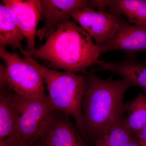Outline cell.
Segmentation results:
<instances>
[{
	"mask_svg": "<svg viewBox=\"0 0 146 146\" xmlns=\"http://www.w3.org/2000/svg\"><path fill=\"white\" fill-rule=\"evenodd\" d=\"M102 47L75 22L68 20L47 38L44 44L33 52L34 56L49 63L54 69L77 74L84 73L88 67L98 63Z\"/></svg>",
	"mask_w": 146,
	"mask_h": 146,
	"instance_id": "obj_1",
	"label": "cell"
},
{
	"mask_svg": "<svg viewBox=\"0 0 146 146\" xmlns=\"http://www.w3.org/2000/svg\"><path fill=\"white\" fill-rule=\"evenodd\" d=\"M87 89L82 110L86 137L95 141L118 121L124 117L126 110L123 98L126 91L133 86L123 78L102 79L94 71L85 75Z\"/></svg>",
	"mask_w": 146,
	"mask_h": 146,
	"instance_id": "obj_2",
	"label": "cell"
},
{
	"mask_svg": "<svg viewBox=\"0 0 146 146\" xmlns=\"http://www.w3.org/2000/svg\"><path fill=\"white\" fill-rule=\"evenodd\" d=\"M24 59L36 68L44 79L48 91V98L54 111L72 116L78 129L86 138L82 104L87 89L83 74L61 72L42 66L35 60L26 50L21 52Z\"/></svg>",
	"mask_w": 146,
	"mask_h": 146,
	"instance_id": "obj_3",
	"label": "cell"
},
{
	"mask_svg": "<svg viewBox=\"0 0 146 146\" xmlns=\"http://www.w3.org/2000/svg\"><path fill=\"white\" fill-rule=\"evenodd\" d=\"M0 56L5 63L9 90L23 99H39L47 96L43 77L33 65L16 52L1 49Z\"/></svg>",
	"mask_w": 146,
	"mask_h": 146,
	"instance_id": "obj_4",
	"label": "cell"
},
{
	"mask_svg": "<svg viewBox=\"0 0 146 146\" xmlns=\"http://www.w3.org/2000/svg\"><path fill=\"white\" fill-rule=\"evenodd\" d=\"M48 95L39 99L21 98V114L16 130L6 146H33L54 112Z\"/></svg>",
	"mask_w": 146,
	"mask_h": 146,
	"instance_id": "obj_5",
	"label": "cell"
},
{
	"mask_svg": "<svg viewBox=\"0 0 146 146\" xmlns=\"http://www.w3.org/2000/svg\"><path fill=\"white\" fill-rule=\"evenodd\" d=\"M70 16L100 46L111 40L125 21L121 15L89 8L74 11Z\"/></svg>",
	"mask_w": 146,
	"mask_h": 146,
	"instance_id": "obj_6",
	"label": "cell"
},
{
	"mask_svg": "<svg viewBox=\"0 0 146 146\" xmlns=\"http://www.w3.org/2000/svg\"><path fill=\"white\" fill-rule=\"evenodd\" d=\"M35 146H89L64 113L54 111L45 124Z\"/></svg>",
	"mask_w": 146,
	"mask_h": 146,
	"instance_id": "obj_7",
	"label": "cell"
},
{
	"mask_svg": "<svg viewBox=\"0 0 146 146\" xmlns=\"http://www.w3.org/2000/svg\"><path fill=\"white\" fill-rule=\"evenodd\" d=\"M42 13L45 22L36 32L39 41L47 38L61 24L70 20V14L76 10L95 9L91 1L87 0H41Z\"/></svg>",
	"mask_w": 146,
	"mask_h": 146,
	"instance_id": "obj_8",
	"label": "cell"
},
{
	"mask_svg": "<svg viewBox=\"0 0 146 146\" xmlns=\"http://www.w3.org/2000/svg\"><path fill=\"white\" fill-rule=\"evenodd\" d=\"M3 4L13 12L27 42L26 50L31 56L35 50L36 27L42 19L41 0H2Z\"/></svg>",
	"mask_w": 146,
	"mask_h": 146,
	"instance_id": "obj_9",
	"label": "cell"
},
{
	"mask_svg": "<svg viewBox=\"0 0 146 146\" xmlns=\"http://www.w3.org/2000/svg\"><path fill=\"white\" fill-rule=\"evenodd\" d=\"M101 47L102 54L114 50L146 52V26L131 25L125 21L111 40Z\"/></svg>",
	"mask_w": 146,
	"mask_h": 146,
	"instance_id": "obj_10",
	"label": "cell"
},
{
	"mask_svg": "<svg viewBox=\"0 0 146 146\" xmlns=\"http://www.w3.org/2000/svg\"><path fill=\"white\" fill-rule=\"evenodd\" d=\"M21 114V98L9 90L0 93V146H6L15 132Z\"/></svg>",
	"mask_w": 146,
	"mask_h": 146,
	"instance_id": "obj_11",
	"label": "cell"
},
{
	"mask_svg": "<svg viewBox=\"0 0 146 146\" xmlns=\"http://www.w3.org/2000/svg\"><path fill=\"white\" fill-rule=\"evenodd\" d=\"M25 38L14 14L3 4L0 5V50L10 46L13 49H23L21 42Z\"/></svg>",
	"mask_w": 146,
	"mask_h": 146,
	"instance_id": "obj_12",
	"label": "cell"
},
{
	"mask_svg": "<svg viewBox=\"0 0 146 146\" xmlns=\"http://www.w3.org/2000/svg\"><path fill=\"white\" fill-rule=\"evenodd\" d=\"M106 7L108 12L124 15L129 23L146 26V1L110 0Z\"/></svg>",
	"mask_w": 146,
	"mask_h": 146,
	"instance_id": "obj_13",
	"label": "cell"
},
{
	"mask_svg": "<svg viewBox=\"0 0 146 146\" xmlns=\"http://www.w3.org/2000/svg\"><path fill=\"white\" fill-rule=\"evenodd\" d=\"M133 135L124 117L97 138L93 146H127Z\"/></svg>",
	"mask_w": 146,
	"mask_h": 146,
	"instance_id": "obj_14",
	"label": "cell"
},
{
	"mask_svg": "<svg viewBox=\"0 0 146 146\" xmlns=\"http://www.w3.org/2000/svg\"><path fill=\"white\" fill-rule=\"evenodd\" d=\"M127 115L126 123L134 134L138 133L146 123V96L138 94L132 101L125 104Z\"/></svg>",
	"mask_w": 146,
	"mask_h": 146,
	"instance_id": "obj_15",
	"label": "cell"
},
{
	"mask_svg": "<svg viewBox=\"0 0 146 146\" xmlns=\"http://www.w3.org/2000/svg\"><path fill=\"white\" fill-rule=\"evenodd\" d=\"M8 84L6 76V67L1 64L0 67V88L1 89L8 88Z\"/></svg>",
	"mask_w": 146,
	"mask_h": 146,
	"instance_id": "obj_16",
	"label": "cell"
},
{
	"mask_svg": "<svg viewBox=\"0 0 146 146\" xmlns=\"http://www.w3.org/2000/svg\"><path fill=\"white\" fill-rule=\"evenodd\" d=\"M135 138L142 146H146V123L140 131L134 134Z\"/></svg>",
	"mask_w": 146,
	"mask_h": 146,
	"instance_id": "obj_17",
	"label": "cell"
},
{
	"mask_svg": "<svg viewBox=\"0 0 146 146\" xmlns=\"http://www.w3.org/2000/svg\"><path fill=\"white\" fill-rule=\"evenodd\" d=\"M127 146H142L134 135L130 138Z\"/></svg>",
	"mask_w": 146,
	"mask_h": 146,
	"instance_id": "obj_18",
	"label": "cell"
}]
</instances>
